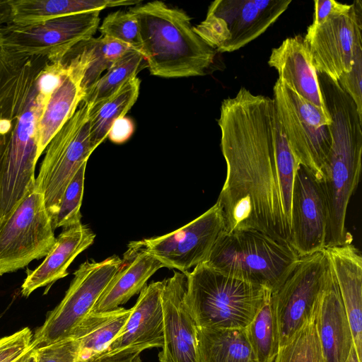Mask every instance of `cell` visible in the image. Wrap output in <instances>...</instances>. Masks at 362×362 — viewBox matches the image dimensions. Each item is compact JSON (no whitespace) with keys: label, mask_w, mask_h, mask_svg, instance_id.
<instances>
[{"label":"cell","mask_w":362,"mask_h":362,"mask_svg":"<svg viewBox=\"0 0 362 362\" xmlns=\"http://www.w3.org/2000/svg\"><path fill=\"white\" fill-rule=\"evenodd\" d=\"M217 122L227 172L216 202L226 233L255 229L288 241L276 163L283 127L273 98L242 87L223 100Z\"/></svg>","instance_id":"1"},{"label":"cell","mask_w":362,"mask_h":362,"mask_svg":"<svg viewBox=\"0 0 362 362\" xmlns=\"http://www.w3.org/2000/svg\"><path fill=\"white\" fill-rule=\"evenodd\" d=\"M64 72L46 56L0 45V218L35 189L38 125Z\"/></svg>","instance_id":"2"},{"label":"cell","mask_w":362,"mask_h":362,"mask_svg":"<svg viewBox=\"0 0 362 362\" xmlns=\"http://www.w3.org/2000/svg\"><path fill=\"white\" fill-rule=\"evenodd\" d=\"M322 95L332 120V144L320 180L327 209L326 248L353 240L345 222L361 173L362 119L353 100L340 86L327 88Z\"/></svg>","instance_id":"3"},{"label":"cell","mask_w":362,"mask_h":362,"mask_svg":"<svg viewBox=\"0 0 362 362\" xmlns=\"http://www.w3.org/2000/svg\"><path fill=\"white\" fill-rule=\"evenodd\" d=\"M136 17L142 54L151 75L167 78L200 76L215 69L217 54L194 31L191 18L160 1L129 8Z\"/></svg>","instance_id":"4"},{"label":"cell","mask_w":362,"mask_h":362,"mask_svg":"<svg viewBox=\"0 0 362 362\" xmlns=\"http://www.w3.org/2000/svg\"><path fill=\"white\" fill-rule=\"evenodd\" d=\"M271 291L226 275L203 262L187 272L186 307L203 328L245 329Z\"/></svg>","instance_id":"5"},{"label":"cell","mask_w":362,"mask_h":362,"mask_svg":"<svg viewBox=\"0 0 362 362\" xmlns=\"http://www.w3.org/2000/svg\"><path fill=\"white\" fill-rule=\"evenodd\" d=\"M299 258L287 240L247 229L225 231L205 262L226 275L273 293L284 283Z\"/></svg>","instance_id":"6"},{"label":"cell","mask_w":362,"mask_h":362,"mask_svg":"<svg viewBox=\"0 0 362 362\" xmlns=\"http://www.w3.org/2000/svg\"><path fill=\"white\" fill-rule=\"evenodd\" d=\"M90 107L81 103L50 140L35 177L34 189L43 194L51 222L69 183L95 150L90 141Z\"/></svg>","instance_id":"7"},{"label":"cell","mask_w":362,"mask_h":362,"mask_svg":"<svg viewBox=\"0 0 362 362\" xmlns=\"http://www.w3.org/2000/svg\"><path fill=\"white\" fill-rule=\"evenodd\" d=\"M122 262L118 256H112L100 262L88 259L82 263L74 272L61 302L33 333L34 347L71 338L78 325L92 313Z\"/></svg>","instance_id":"8"},{"label":"cell","mask_w":362,"mask_h":362,"mask_svg":"<svg viewBox=\"0 0 362 362\" xmlns=\"http://www.w3.org/2000/svg\"><path fill=\"white\" fill-rule=\"evenodd\" d=\"M273 93L277 114L296 160L320 181L332 144L330 116L279 78Z\"/></svg>","instance_id":"9"},{"label":"cell","mask_w":362,"mask_h":362,"mask_svg":"<svg viewBox=\"0 0 362 362\" xmlns=\"http://www.w3.org/2000/svg\"><path fill=\"white\" fill-rule=\"evenodd\" d=\"M55 241L44 196L33 189L0 218V276L45 257Z\"/></svg>","instance_id":"10"},{"label":"cell","mask_w":362,"mask_h":362,"mask_svg":"<svg viewBox=\"0 0 362 362\" xmlns=\"http://www.w3.org/2000/svg\"><path fill=\"white\" fill-rule=\"evenodd\" d=\"M330 263L325 248L300 257L281 286L271 293L279 348L315 317L329 277Z\"/></svg>","instance_id":"11"},{"label":"cell","mask_w":362,"mask_h":362,"mask_svg":"<svg viewBox=\"0 0 362 362\" xmlns=\"http://www.w3.org/2000/svg\"><path fill=\"white\" fill-rule=\"evenodd\" d=\"M100 13L94 11L27 24L10 22L0 27V45L59 62L74 45L93 37L99 28Z\"/></svg>","instance_id":"12"},{"label":"cell","mask_w":362,"mask_h":362,"mask_svg":"<svg viewBox=\"0 0 362 362\" xmlns=\"http://www.w3.org/2000/svg\"><path fill=\"white\" fill-rule=\"evenodd\" d=\"M225 231L223 211L216 202L201 216L176 230L137 243L163 267L187 272L206 261L216 242Z\"/></svg>","instance_id":"13"},{"label":"cell","mask_w":362,"mask_h":362,"mask_svg":"<svg viewBox=\"0 0 362 362\" xmlns=\"http://www.w3.org/2000/svg\"><path fill=\"white\" fill-rule=\"evenodd\" d=\"M304 40L317 73L337 81L341 74L351 71L362 47L361 1H354L347 13L309 25Z\"/></svg>","instance_id":"14"},{"label":"cell","mask_w":362,"mask_h":362,"mask_svg":"<svg viewBox=\"0 0 362 362\" xmlns=\"http://www.w3.org/2000/svg\"><path fill=\"white\" fill-rule=\"evenodd\" d=\"M327 221V204L320 182L300 164L292 188L288 240L299 257L325 248Z\"/></svg>","instance_id":"15"},{"label":"cell","mask_w":362,"mask_h":362,"mask_svg":"<svg viewBox=\"0 0 362 362\" xmlns=\"http://www.w3.org/2000/svg\"><path fill=\"white\" fill-rule=\"evenodd\" d=\"M187 272H175L162 292L163 345L159 362H197V325L188 311L185 295Z\"/></svg>","instance_id":"16"},{"label":"cell","mask_w":362,"mask_h":362,"mask_svg":"<svg viewBox=\"0 0 362 362\" xmlns=\"http://www.w3.org/2000/svg\"><path fill=\"white\" fill-rule=\"evenodd\" d=\"M291 0H216L207 13L225 21L229 40L218 52H232L264 33L288 8Z\"/></svg>","instance_id":"17"},{"label":"cell","mask_w":362,"mask_h":362,"mask_svg":"<svg viewBox=\"0 0 362 362\" xmlns=\"http://www.w3.org/2000/svg\"><path fill=\"white\" fill-rule=\"evenodd\" d=\"M166 279L151 282L139 293L131 314L117 337L103 351L134 349L143 351L163 345L161 296Z\"/></svg>","instance_id":"18"},{"label":"cell","mask_w":362,"mask_h":362,"mask_svg":"<svg viewBox=\"0 0 362 362\" xmlns=\"http://www.w3.org/2000/svg\"><path fill=\"white\" fill-rule=\"evenodd\" d=\"M268 64L278 71L279 79L329 116L304 37L298 35L285 39L272 49Z\"/></svg>","instance_id":"19"},{"label":"cell","mask_w":362,"mask_h":362,"mask_svg":"<svg viewBox=\"0 0 362 362\" xmlns=\"http://www.w3.org/2000/svg\"><path fill=\"white\" fill-rule=\"evenodd\" d=\"M315 323L325 362H345L354 341L331 264L326 287L317 304Z\"/></svg>","instance_id":"20"},{"label":"cell","mask_w":362,"mask_h":362,"mask_svg":"<svg viewBox=\"0 0 362 362\" xmlns=\"http://www.w3.org/2000/svg\"><path fill=\"white\" fill-rule=\"evenodd\" d=\"M362 362V255L352 244L325 248Z\"/></svg>","instance_id":"21"},{"label":"cell","mask_w":362,"mask_h":362,"mask_svg":"<svg viewBox=\"0 0 362 362\" xmlns=\"http://www.w3.org/2000/svg\"><path fill=\"white\" fill-rule=\"evenodd\" d=\"M95 238L93 230L83 223L63 229L44 261L33 270L27 271L21 295L28 297L42 287H47L46 293L54 282L69 274L70 264L94 243Z\"/></svg>","instance_id":"22"},{"label":"cell","mask_w":362,"mask_h":362,"mask_svg":"<svg viewBox=\"0 0 362 362\" xmlns=\"http://www.w3.org/2000/svg\"><path fill=\"white\" fill-rule=\"evenodd\" d=\"M116 273L92 312L112 310L126 303L141 292L147 281L163 264L145 251L137 243L132 242Z\"/></svg>","instance_id":"23"},{"label":"cell","mask_w":362,"mask_h":362,"mask_svg":"<svg viewBox=\"0 0 362 362\" xmlns=\"http://www.w3.org/2000/svg\"><path fill=\"white\" fill-rule=\"evenodd\" d=\"M63 66L66 69L65 72L52 90L38 125V158L53 136L75 112L84 95L81 87V72L72 67Z\"/></svg>","instance_id":"24"},{"label":"cell","mask_w":362,"mask_h":362,"mask_svg":"<svg viewBox=\"0 0 362 362\" xmlns=\"http://www.w3.org/2000/svg\"><path fill=\"white\" fill-rule=\"evenodd\" d=\"M129 49L125 44L108 37H92L74 45L59 62L81 72V87L85 93L103 71Z\"/></svg>","instance_id":"25"},{"label":"cell","mask_w":362,"mask_h":362,"mask_svg":"<svg viewBox=\"0 0 362 362\" xmlns=\"http://www.w3.org/2000/svg\"><path fill=\"white\" fill-rule=\"evenodd\" d=\"M131 312V308L119 307L92 312L86 317L71 337L78 344L76 362H84L103 353L119 334Z\"/></svg>","instance_id":"26"},{"label":"cell","mask_w":362,"mask_h":362,"mask_svg":"<svg viewBox=\"0 0 362 362\" xmlns=\"http://www.w3.org/2000/svg\"><path fill=\"white\" fill-rule=\"evenodd\" d=\"M139 0H11L14 23L27 24L115 6H134Z\"/></svg>","instance_id":"27"},{"label":"cell","mask_w":362,"mask_h":362,"mask_svg":"<svg viewBox=\"0 0 362 362\" xmlns=\"http://www.w3.org/2000/svg\"><path fill=\"white\" fill-rule=\"evenodd\" d=\"M197 362H255L245 329L197 326Z\"/></svg>","instance_id":"28"},{"label":"cell","mask_w":362,"mask_h":362,"mask_svg":"<svg viewBox=\"0 0 362 362\" xmlns=\"http://www.w3.org/2000/svg\"><path fill=\"white\" fill-rule=\"evenodd\" d=\"M140 84L137 76L132 78L117 93L90 107V141L94 149L107 138L112 124L124 117L134 105L139 97Z\"/></svg>","instance_id":"29"},{"label":"cell","mask_w":362,"mask_h":362,"mask_svg":"<svg viewBox=\"0 0 362 362\" xmlns=\"http://www.w3.org/2000/svg\"><path fill=\"white\" fill-rule=\"evenodd\" d=\"M142 54L129 49L84 93L81 103L92 107L117 93L144 66Z\"/></svg>","instance_id":"30"},{"label":"cell","mask_w":362,"mask_h":362,"mask_svg":"<svg viewBox=\"0 0 362 362\" xmlns=\"http://www.w3.org/2000/svg\"><path fill=\"white\" fill-rule=\"evenodd\" d=\"M271 293L252 321L245 328L255 362H274L279 349L277 325Z\"/></svg>","instance_id":"31"},{"label":"cell","mask_w":362,"mask_h":362,"mask_svg":"<svg viewBox=\"0 0 362 362\" xmlns=\"http://www.w3.org/2000/svg\"><path fill=\"white\" fill-rule=\"evenodd\" d=\"M315 317L307 322L286 344L278 349L274 362H325Z\"/></svg>","instance_id":"32"},{"label":"cell","mask_w":362,"mask_h":362,"mask_svg":"<svg viewBox=\"0 0 362 362\" xmlns=\"http://www.w3.org/2000/svg\"><path fill=\"white\" fill-rule=\"evenodd\" d=\"M86 164L84 163L78 169L64 192L58 211L52 222L54 230L60 227L65 229L82 223L81 206Z\"/></svg>","instance_id":"33"},{"label":"cell","mask_w":362,"mask_h":362,"mask_svg":"<svg viewBox=\"0 0 362 362\" xmlns=\"http://www.w3.org/2000/svg\"><path fill=\"white\" fill-rule=\"evenodd\" d=\"M98 29L101 35L122 42L140 52L141 42L139 24L135 16L129 10L110 13Z\"/></svg>","instance_id":"34"},{"label":"cell","mask_w":362,"mask_h":362,"mask_svg":"<svg viewBox=\"0 0 362 362\" xmlns=\"http://www.w3.org/2000/svg\"><path fill=\"white\" fill-rule=\"evenodd\" d=\"M33 333L29 327L0 338V362H16L31 349Z\"/></svg>","instance_id":"35"},{"label":"cell","mask_w":362,"mask_h":362,"mask_svg":"<svg viewBox=\"0 0 362 362\" xmlns=\"http://www.w3.org/2000/svg\"><path fill=\"white\" fill-rule=\"evenodd\" d=\"M193 29L204 42L217 52L230 37L225 21L211 14L206 13V18Z\"/></svg>","instance_id":"36"},{"label":"cell","mask_w":362,"mask_h":362,"mask_svg":"<svg viewBox=\"0 0 362 362\" xmlns=\"http://www.w3.org/2000/svg\"><path fill=\"white\" fill-rule=\"evenodd\" d=\"M362 47L358 48L351 69L340 75L337 82L354 102L362 119Z\"/></svg>","instance_id":"37"},{"label":"cell","mask_w":362,"mask_h":362,"mask_svg":"<svg viewBox=\"0 0 362 362\" xmlns=\"http://www.w3.org/2000/svg\"><path fill=\"white\" fill-rule=\"evenodd\" d=\"M78 341L69 338L35 348L37 362H76Z\"/></svg>","instance_id":"38"},{"label":"cell","mask_w":362,"mask_h":362,"mask_svg":"<svg viewBox=\"0 0 362 362\" xmlns=\"http://www.w3.org/2000/svg\"><path fill=\"white\" fill-rule=\"evenodd\" d=\"M313 22L311 25H319L323 23L347 13L352 4H341L334 0H315Z\"/></svg>","instance_id":"39"},{"label":"cell","mask_w":362,"mask_h":362,"mask_svg":"<svg viewBox=\"0 0 362 362\" xmlns=\"http://www.w3.org/2000/svg\"><path fill=\"white\" fill-rule=\"evenodd\" d=\"M141 351L124 349L113 351H105L84 362H141Z\"/></svg>","instance_id":"40"},{"label":"cell","mask_w":362,"mask_h":362,"mask_svg":"<svg viewBox=\"0 0 362 362\" xmlns=\"http://www.w3.org/2000/svg\"><path fill=\"white\" fill-rule=\"evenodd\" d=\"M134 131V124L132 119L126 116L117 119L111 126L107 138L117 144L126 142Z\"/></svg>","instance_id":"41"},{"label":"cell","mask_w":362,"mask_h":362,"mask_svg":"<svg viewBox=\"0 0 362 362\" xmlns=\"http://www.w3.org/2000/svg\"><path fill=\"white\" fill-rule=\"evenodd\" d=\"M11 0H0V25L12 21Z\"/></svg>","instance_id":"42"},{"label":"cell","mask_w":362,"mask_h":362,"mask_svg":"<svg viewBox=\"0 0 362 362\" xmlns=\"http://www.w3.org/2000/svg\"><path fill=\"white\" fill-rule=\"evenodd\" d=\"M16 362H37V356L35 348L31 349Z\"/></svg>","instance_id":"43"},{"label":"cell","mask_w":362,"mask_h":362,"mask_svg":"<svg viewBox=\"0 0 362 362\" xmlns=\"http://www.w3.org/2000/svg\"><path fill=\"white\" fill-rule=\"evenodd\" d=\"M345 362H360L354 345L352 346Z\"/></svg>","instance_id":"44"}]
</instances>
